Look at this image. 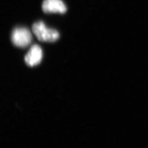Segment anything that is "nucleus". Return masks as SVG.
I'll return each mask as SVG.
<instances>
[{"label": "nucleus", "instance_id": "1", "mask_svg": "<svg viewBox=\"0 0 148 148\" xmlns=\"http://www.w3.org/2000/svg\"><path fill=\"white\" fill-rule=\"evenodd\" d=\"M32 32L38 40L42 42H52L57 41L59 34L57 30L48 28L42 21H38L33 24Z\"/></svg>", "mask_w": 148, "mask_h": 148}, {"label": "nucleus", "instance_id": "2", "mask_svg": "<svg viewBox=\"0 0 148 148\" xmlns=\"http://www.w3.org/2000/svg\"><path fill=\"white\" fill-rule=\"evenodd\" d=\"M11 38L15 46L21 48L27 47L32 42V39L29 30L23 27L16 28L12 32Z\"/></svg>", "mask_w": 148, "mask_h": 148}, {"label": "nucleus", "instance_id": "3", "mask_svg": "<svg viewBox=\"0 0 148 148\" xmlns=\"http://www.w3.org/2000/svg\"><path fill=\"white\" fill-rule=\"evenodd\" d=\"M42 10L46 13H60L66 12V7L62 0H45Z\"/></svg>", "mask_w": 148, "mask_h": 148}, {"label": "nucleus", "instance_id": "4", "mask_svg": "<svg viewBox=\"0 0 148 148\" xmlns=\"http://www.w3.org/2000/svg\"><path fill=\"white\" fill-rule=\"evenodd\" d=\"M42 51L37 45L32 46L25 57V62L29 66H35L41 63L42 59Z\"/></svg>", "mask_w": 148, "mask_h": 148}]
</instances>
